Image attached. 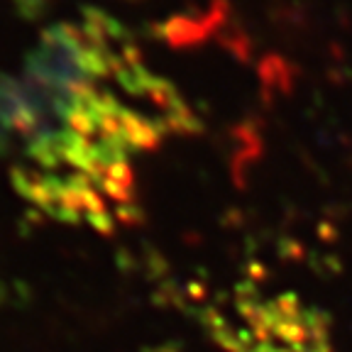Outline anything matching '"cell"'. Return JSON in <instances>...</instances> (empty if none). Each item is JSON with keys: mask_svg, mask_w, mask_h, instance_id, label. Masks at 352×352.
Segmentation results:
<instances>
[{"mask_svg": "<svg viewBox=\"0 0 352 352\" xmlns=\"http://www.w3.org/2000/svg\"><path fill=\"white\" fill-rule=\"evenodd\" d=\"M186 118L174 91L98 17L44 30L17 69H0V160L17 193L61 223H120L138 157Z\"/></svg>", "mask_w": 352, "mask_h": 352, "instance_id": "6da1fadb", "label": "cell"}, {"mask_svg": "<svg viewBox=\"0 0 352 352\" xmlns=\"http://www.w3.org/2000/svg\"><path fill=\"white\" fill-rule=\"evenodd\" d=\"M228 352H330L328 320L294 294L240 303Z\"/></svg>", "mask_w": 352, "mask_h": 352, "instance_id": "7a4b0ae2", "label": "cell"}]
</instances>
